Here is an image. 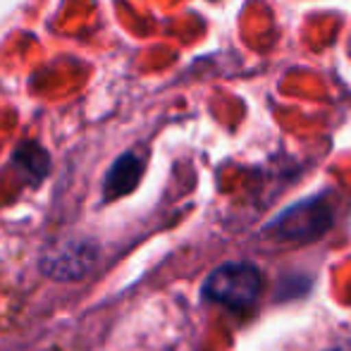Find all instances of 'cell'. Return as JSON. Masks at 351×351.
I'll return each mask as SVG.
<instances>
[{
    "mask_svg": "<svg viewBox=\"0 0 351 351\" xmlns=\"http://www.w3.org/2000/svg\"><path fill=\"white\" fill-rule=\"evenodd\" d=\"M325 351H351V344L349 342H339V344H332V347H328Z\"/></svg>",
    "mask_w": 351,
    "mask_h": 351,
    "instance_id": "5b68a950",
    "label": "cell"
},
{
    "mask_svg": "<svg viewBox=\"0 0 351 351\" xmlns=\"http://www.w3.org/2000/svg\"><path fill=\"white\" fill-rule=\"evenodd\" d=\"M332 220L335 217L328 199L313 196L282 210L273 222L263 227L261 237L282 241V244H306V241L320 239L332 227Z\"/></svg>",
    "mask_w": 351,
    "mask_h": 351,
    "instance_id": "7a4b0ae2",
    "label": "cell"
},
{
    "mask_svg": "<svg viewBox=\"0 0 351 351\" xmlns=\"http://www.w3.org/2000/svg\"><path fill=\"white\" fill-rule=\"evenodd\" d=\"M143 172V160L136 158L134 153L122 156L115 165L110 167L106 180V199H120L127 191H132L136 186Z\"/></svg>",
    "mask_w": 351,
    "mask_h": 351,
    "instance_id": "277c9868",
    "label": "cell"
},
{
    "mask_svg": "<svg viewBox=\"0 0 351 351\" xmlns=\"http://www.w3.org/2000/svg\"><path fill=\"white\" fill-rule=\"evenodd\" d=\"M98 258V246L93 241H67L41 261V270L46 278L58 282L82 280L91 273Z\"/></svg>",
    "mask_w": 351,
    "mask_h": 351,
    "instance_id": "3957f363",
    "label": "cell"
},
{
    "mask_svg": "<svg viewBox=\"0 0 351 351\" xmlns=\"http://www.w3.org/2000/svg\"><path fill=\"white\" fill-rule=\"evenodd\" d=\"M263 294V273L251 261H230L217 265L204 280L201 296L210 304L225 306L234 313H246Z\"/></svg>",
    "mask_w": 351,
    "mask_h": 351,
    "instance_id": "6da1fadb",
    "label": "cell"
}]
</instances>
